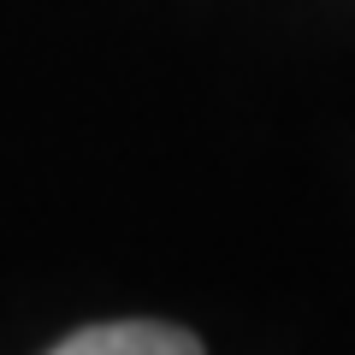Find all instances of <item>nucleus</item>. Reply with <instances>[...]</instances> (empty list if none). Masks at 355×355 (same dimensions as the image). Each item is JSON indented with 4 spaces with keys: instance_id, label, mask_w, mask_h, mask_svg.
<instances>
[{
    "instance_id": "1",
    "label": "nucleus",
    "mask_w": 355,
    "mask_h": 355,
    "mask_svg": "<svg viewBox=\"0 0 355 355\" xmlns=\"http://www.w3.org/2000/svg\"><path fill=\"white\" fill-rule=\"evenodd\" d=\"M48 355H207L202 338L166 320H107V326H83Z\"/></svg>"
}]
</instances>
